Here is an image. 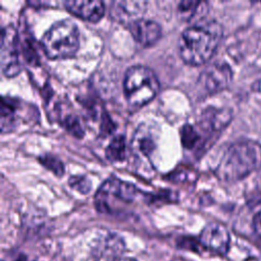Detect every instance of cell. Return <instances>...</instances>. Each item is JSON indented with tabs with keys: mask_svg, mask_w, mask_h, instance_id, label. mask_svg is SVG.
Instances as JSON below:
<instances>
[{
	"mask_svg": "<svg viewBox=\"0 0 261 261\" xmlns=\"http://www.w3.org/2000/svg\"><path fill=\"white\" fill-rule=\"evenodd\" d=\"M115 261H136V260H134L132 258H118Z\"/></svg>",
	"mask_w": 261,
	"mask_h": 261,
	"instance_id": "20",
	"label": "cell"
},
{
	"mask_svg": "<svg viewBox=\"0 0 261 261\" xmlns=\"http://www.w3.org/2000/svg\"><path fill=\"white\" fill-rule=\"evenodd\" d=\"M206 3L201 1H181L177 5V12L181 19L192 20L206 10Z\"/></svg>",
	"mask_w": 261,
	"mask_h": 261,
	"instance_id": "14",
	"label": "cell"
},
{
	"mask_svg": "<svg viewBox=\"0 0 261 261\" xmlns=\"http://www.w3.org/2000/svg\"><path fill=\"white\" fill-rule=\"evenodd\" d=\"M261 168V144L252 140L238 141L223 152L216 175L225 181H237Z\"/></svg>",
	"mask_w": 261,
	"mask_h": 261,
	"instance_id": "2",
	"label": "cell"
},
{
	"mask_svg": "<svg viewBox=\"0 0 261 261\" xmlns=\"http://www.w3.org/2000/svg\"><path fill=\"white\" fill-rule=\"evenodd\" d=\"M43 51L51 59L73 56L80 47V32L70 19H62L52 24L41 39Z\"/></svg>",
	"mask_w": 261,
	"mask_h": 261,
	"instance_id": "3",
	"label": "cell"
},
{
	"mask_svg": "<svg viewBox=\"0 0 261 261\" xmlns=\"http://www.w3.org/2000/svg\"><path fill=\"white\" fill-rule=\"evenodd\" d=\"M148 3L146 1H114L111 4V16L121 22L129 25L146 11Z\"/></svg>",
	"mask_w": 261,
	"mask_h": 261,
	"instance_id": "11",
	"label": "cell"
},
{
	"mask_svg": "<svg viewBox=\"0 0 261 261\" xmlns=\"http://www.w3.org/2000/svg\"><path fill=\"white\" fill-rule=\"evenodd\" d=\"M155 139V130L147 124H142L136 129L132 140V151L140 161L151 164L150 157L156 147Z\"/></svg>",
	"mask_w": 261,
	"mask_h": 261,
	"instance_id": "9",
	"label": "cell"
},
{
	"mask_svg": "<svg viewBox=\"0 0 261 261\" xmlns=\"http://www.w3.org/2000/svg\"><path fill=\"white\" fill-rule=\"evenodd\" d=\"M230 114L225 110L209 108L202 114L200 125L203 129L209 132H218L228 123Z\"/></svg>",
	"mask_w": 261,
	"mask_h": 261,
	"instance_id": "13",
	"label": "cell"
},
{
	"mask_svg": "<svg viewBox=\"0 0 261 261\" xmlns=\"http://www.w3.org/2000/svg\"><path fill=\"white\" fill-rule=\"evenodd\" d=\"M137 195L136 187L127 181L118 178L105 180L95 195V205L97 210L104 213H111L113 206L119 203L129 204Z\"/></svg>",
	"mask_w": 261,
	"mask_h": 261,
	"instance_id": "5",
	"label": "cell"
},
{
	"mask_svg": "<svg viewBox=\"0 0 261 261\" xmlns=\"http://www.w3.org/2000/svg\"><path fill=\"white\" fill-rule=\"evenodd\" d=\"M69 185H70L73 189L77 190L79 192H81V193H83V194L88 193L89 190L91 189V188H90V187H91L90 181H89L86 177L81 176V175H80V176H71V177L69 178Z\"/></svg>",
	"mask_w": 261,
	"mask_h": 261,
	"instance_id": "18",
	"label": "cell"
},
{
	"mask_svg": "<svg viewBox=\"0 0 261 261\" xmlns=\"http://www.w3.org/2000/svg\"><path fill=\"white\" fill-rule=\"evenodd\" d=\"M222 37V28L215 20H198L187 28L178 42L181 59L190 65H201L216 52Z\"/></svg>",
	"mask_w": 261,
	"mask_h": 261,
	"instance_id": "1",
	"label": "cell"
},
{
	"mask_svg": "<svg viewBox=\"0 0 261 261\" xmlns=\"http://www.w3.org/2000/svg\"><path fill=\"white\" fill-rule=\"evenodd\" d=\"M64 6L73 15L92 22L100 20L105 12V5L99 0H70L65 1Z\"/></svg>",
	"mask_w": 261,
	"mask_h": 261,
	"instance_id": "12",
	"label": "cell"
},
{
	"mask_svg": "<svg viewBox=\"0 0 261 261\" xmlns=\"http://www.w3.org/2000/svg\"><path fill=\"white\" fill-rule=\"evenodd\" d=\"M159 81L155 72L143 65L129 67L123 79V92L132 106L141 107L149 103L158 93Z\"/></svg>",
	"mask_w": 261,
	"mask_h": 261,
	"instance_id": "4",
	"label": "cell"
},
{
	"mask_svg": "<svg viewBox=\"0 0 261 261\" xmlns=\"http://www.w3.org/2000/svg\"><path fill=\"white\" fill-rule=\"evenodd\" d=\"M232 72L229 66L222 62H214L207 66L199 77V84L205 92L214 94L222 91L230 83Z\"/></svg>",
	"mask_w": 261,
	"mask_h": 261,
	"instance_id": "7",
	"label": "cell"
},
{
	"mask_svg": "<svg viewBox=\"0 0 261 261\" xmlns=\"http://www.w3.org/2000/svg\"><path fill=\"white\" fill-rule=\"evenodd\" d=\"M201 137L198 132L194 128V126L187 124L181 129V142L185 148L193 149L196 147L198 142L200 141Z\"/></svg>",
	"mask_w": 261,
	"mask_h": 261,
	"instance_id": "16",
	"label": "cell"
},
{
	"mask_svg": "<svg viewBox=\"0 0 261 261\" xmlns=\"http://www.w3.org/2000/svg\"><path fill=\"white\" fill-rule=\"evenodd\" d=\"M199 243L212 253L224 255L229 247V233L224 225L216 222L209 223L203 228Z\"/></svg>",
	"mask_w": 261,
	"mask_h": 261,
	"instance_id": "8",
	"label": "cell"
},
{
	"mask_svg": "<svg viewBox=\"0 0 261 261\" xmlns=\"http://www.w3.org/2000/svg\"><path fill=\"white\" fill-rule=\"evenodd\" d=\"M40 161L45 167L50 169L56 175H62L64 167L62 162L57 157L52 155H45L40 158Z\"/></svg>",
	"mask_w": 261,
	"mask_h": 261,
	"instance_id": "17",
	"label": "cell"
},
{
	"mask_svg": "<svg viewBox=\"0 0 261 261\" xmlns=\"http://www.w3.org/2000/svg\"><path fill=\"white\" fill-rule=\"evenodd\" d=\"M1 70L7 77L15 76L21 69L19 61L18 34L13 25H7L1 33L0 44Z\"/></svg>",
	"mask_w": 261,
	"mask_h": 261,
	"instance_id": "6",
	"label": "cell"
},
{
	"mask_svg": "<svg viewBox=\"0 0 261 261\" xmlns=\"http://www.w3.org/2000/svg\"><path fill=\"white\" fill-rule=\"evenodd\" d=\"M129 32L135 41L143 47L154 45L161 37L160 25L151 19L140 18L128 25Z\"/></svg>",
	"mask_w": 261,
	"mask_h": 261,
	"instance_id": "10",
	"label": "cell"
},
{
	"mask_svg": "<svg viewBox=\"0 0 261 261\" xmlns=\"http://www.w3.org/2000/svg\"><path fill=\"white\" fill-rule=\"evenodd\" d=\"M253 228L254 231L256 232V234L259 237V239L261 240V211H259L253 219Z\"/></svg>",
	"mask_w": 261,
	"mask_h": 261,
	"instance_id": "19",
	"label": "cell"
},
{
	"mask_svg": "<svg viewBox=\"0 0 261 261\" xmlns=\"http://www.w3.org/2000/svg\"><path fill=\"white\" fill-rule=\"evenodd\" d=\"M125 151H126V146H125V140L123 136H117L115 137L108 145L106 148V157L108 160L117 162L121 161L125 157Z\"/></svg>",
	"mask_w": 261,
	"mask_h": 261,
	"instance_id": "15",
	"label": "cell"
}]
</instances>
